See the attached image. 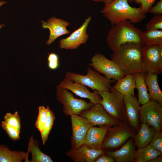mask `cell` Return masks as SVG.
Segmentation results:
<instances>
[{
	"label": "cell",
	"mask_w": 162,
	"mask_h": 162,
	"mask_svg": "<svg viewBox=\"0 0 162 162\" xmlns=\"http://www.w3.org/2000/svg\"><path fill=\"white\" fill-rule=\"evenodd\" d=\"M94 162H114V159L109 156H106L104 154L99 155L94 161Z\"/></svg>",
	"instance_id": "37"
},
{
	"label": "cell",
	"mask_w": 162,
	"mask_h": 162,
	"mask_svg": "<svg viewBox=\"0 0 162 162\" xmlns=\"http://www.w3.org/2000/svg\"><path fill=\"white\" fill-rule=\"evenodd\" d=\"M111 127L103 141L102 149L119 147L135 134L134 130L123 121L119 125Z\"/></svg>",
	"instance_id": "9"
},
{
	"label": "cell",
	"mask_w": 162,
	"mask_h": 162,
	"mask_svg": "<svg viewBox=\"0 0 162 162\" xmlns=\"http://www.w3.org/2000/svg\"><path fill=\"white\" fill-rule=\"evenodd\" d=\"M88 64L97 72L103 74L109 80L118 81L126 75L112 60L107 58L104 55L95 53Z\"/></svg>",
	"instance_id": "8"
},
{
	"label": "cell",
	"mask_w": 162,
	"mask_h": 162,
	"mask_svg": "<svg viewBox=\"0 0 162 162\" xmlns=\"http://www.w3.org/2000/svg\"><path fill=\"white\" fill-rule=\"evenodd\" d=\"M97 91L102 98L100 104L108 113L114 119L123 121L124 95L112 86L110 92Z\"/></svg>",
	"instance_id": "7"
},
{
	"label": "cell",
	"mask_w": 162,
	"mask_h": 162,
	"mask_svg": "<svg viewBox=\"0 0 162 162\" xmlns=\"http://www.w3.org/2000/svg\"><path fill=\"white\" fill-rule=\"evenodd\" d=\"M65 77L97 91L110 92L112 86L111 84L116 81L114 79H107L89 67L87 68L86 75L68 71L65 73Z\"/></svg>",
	"instance_id": "4"
},
{
	"label": "cell",
	"mask_w": 162,
	"mask_h": 162,
	"mask_svg": "<svg viewBox=\"0 0 162 162\" xmlns=\"http://www.w3.org/2000/svg\"><path fill=\"white\" fill-rule=\"evenodd\" d=\"M140 40L143 45L162 46V30H146L142 32Z\"/></svg>",
	"instance_id": "26"
},
{
	"label": "cell",
	"mask_w": 162,
	"mask_h": 162,
	"mask_svg": "<svg viewBox=\"0 0 162 162\" xmlns=\"http://www.w3.org/2000/svg\"><path fill=\"white\" fill-rule=\"evenodd\" d=\"M91 20L90 16L88 17L78 28L74 31L70 35L59 42V47L66 50H74L77 48L81 44L86 43L88 35L87 29Z\"/></svg>",
	"instance_id": "14"
},
{
	"label": "cell",
	"mask_w": 162,
	"mask_h": 162,
	"mask_svg": "<svg viewBox=\"0 0 162 162\" xmlns=\"http://www.w3.org/2000/svg\"><path fill=\"white\" fill-rule=\"evenodd\" d=\"M28 154L22 151H12L7 146L0 144V162H30Z\"/></svg>",
	"instance_id": "21"
},
{
	"label": "cell",
	"mask_w": 162,
	"mask_h": 162,
	"mask_svg": "<svg viewBox=\"0 0 162 162\" xmlns=\"http://www.w3.org/2000/svg\"><path fill=\"white\" fill-rule=\"evenodd\" d=\"M156 0H134L136 3L140 4V7L144 14H146L149 10Z\"/></svg>",
	"instance_id": "35"
},
{
	"label": "cell",
	"mask_w": 162,
	"mask_h": 162,
	"mask_svg": "<svg viewBox=\"0 0 162 162\" xmlns=\"http://www.w3.org/2000/svg\"><path fill=\"white\" fill-rule=\"evenodd\" d=\"M141 68L145 74L158 75L162 72V46L142 44Z\"/></svg>",
	"instance_id": "6"
},
{
	"label": "cell",
	"mask_w": 162,
	"mask_h": 162,
	"mask_svg": "<svg viewBox=\"0 0 162 162\" xmlns=\"http://www.w3.org/2000/svg\"><path fill=\"white\" fill-rule=\"evenodd\" d=\"M41 22L42 28H48L50 31L49 39L46 43L47 45H50L58 37L70 33L66 27L70 23L61 19L52 16L48 19L47 22L41 20Z\"/></svg>",
	"instance_id": "16"
},
{
	"label": "cell",
	"mask_w": 162,
	"mask_h": 162,
	"mask_svg": "<svg viewBox=\"0 0 162 162\" xmlns=\"http://www.w3.org/2000/svg\"><path fill=\"white\" fill-rule=\"evenodd\" d=\"M142 45L136 42L123 44L111 55V60L126 75L142 72L141 65Z\"/></svg>",
	"instance_id": "1"
},
{
	"label": "cell",
	"mask_w": 162,
	"mask_h": 162,
	"mask_svg": "<svg viewBox=\"0 0 162 162\" xmlns=\"http://www.w3.org/2000/svg\"><path fill=\"white\" fill-rule=\"evenodd\" d=\"M136 88L138 90V100L140 104L143 105L150 101L148 89L145 81V75L141 72H138L133 74Z\"/></svg>",
	"instance_id": "24"
},
{
	"label": "cell",
	"mask_w": 162,
	"mask_h": 162,
	"mask_svg": "<svg viewBox=\"0 0 162 162\" xmlns=\"http://www.w3.org/2000/svg\"><path fill=\"white\" fill-rule=\"evenodd\" d=\"M142 32L129 20H123L113 26L110 30L107 36V43L114 53L123 44L129 42L141 43Z\"/></svg>",
	"instance_id": "3"
},
{
	"label": "cell",
	"mask_w": 162,
	"mask_h": 162,
	"mask_svg": "<svg viewBox=\"0 0 162 162\" xmlns=\"http://www.w3.org/2000/svg\"><path fill=\"white\" fill-rule=\"evenodd\" d=\"M148 145L162 153V134L161 131L156 132Z\"/></svg>",
	"instance_id": "33"
},
{
	"label": "cell",
	"mask_w": 162,
	"mask_h": 162,
	"mask_svg": "<svg viewBox=\"0 0 162 162\" xmlns=\"http://www.w3.org/2000/svg\"><path fill=\"white\" fill-rule=\"evenodd\" d=\"M80 115L88 120L93 126L106 125L112 127L118 125L122 122L110 116L100 104H94Z\"/></svg>",
	"instance_id": "11"
},
{
	"label": "cell",
	"mask_w": 162,
	"mask_h": 162,
	"mask_svg": "<svg viewBox=\"0 0 162 162\" xmlns=\"http://www.w3.org/2000/svg\"><path fill=\"white\" fill-rule=\"evenodd\" d=\"M4 119L7 124L15 128L20 132L21 124L20 117L17 111L13 114L10 112L7 113L4 116Z\"/></svg>",
	"instance_id": "29"
},
{
	"label": "cell",
	"mask_w": 162,
	"mask_h": 162,
	"mask_svg": "<svg viewBox=\"0 0 162 162\" xmlns=\"http://www.w3.org/2000/svg\"><path fill=\"white\" fill-rule=\"evenodd\" d=\"M148 12L154 15L162 14V0H159L156 4L151 8Z\"/></svg>",
	"instance_id": "36"
},
{
	"label": "cell",
	"mask_w": 162,
	"mask_h": 162,
	"mask_svg": "<svg viewBox=\"0 0 162 162\" xmlns=\"http://www.w3.org/2000/svg\"><path fill=\"white\" fill-rule=\"evenodd\" d=\"M48 66L52 70L57 69L59 65V58L58 55L55 53H51L48 54Z\"/></svg>",
	"instance_id": "34"
},
{
	"label": "cell",
	"mask_w": 162,
	"mask_h": 162,
	"mask_svg": "<svg viewBox=\"0 0 162 162\" xmlns=\"http://www.w3.org/2000/svg\"><path fill=\"white\" fill-rule=\"evenodd\" d=\"M32 155L30 162H53L51 157L43 153L39 148L38 141L34 140L33 136L29 139L27 153Z\"/></svg>",
	"instance_id": "25"
},
{
	"label": "cell",
	"mask_w": 162,
	"mask_h": 162,
	"mask_svg": "<svg viewBox=\"0 0 162 162\" xmlns=\"http://www.w3.org/2000/svg\"><path fill=\"white\" fill-rule=\"evenodd\" d=\"M136 151L133 141L129 140L120 149L106 151L105 153L117 162H135Z\"/></svg>",
	"instance_id": "19"
},
{
	"label": "cell",
	"mask_w": 162,
	"mask_h": 162,
	"mask_svg": "<svg viewBox=\"0 0 162 162\" xmlns=\"http://www.w3.org/2000/svg\"><path fill=\"white\" fill-rule=\"evenodd\" d=\"M140 107L135 95H124V121L134 130L139 128Z\"/></svg>",
	"instance_id": "13"
},
{
	"label": "cell",
	"mask_w": 162,
	"mask_h": 162,
	"mask_svg": "<svg viewBox=\"0 0 162 162\" xmlns=\"http://www.w3.org/2000/svg\"><path fill=\"white\" fill-rule=\"evenodd\" d=\"M112 87L123 95H135L136 86L133 74H126L125 76L117 81Z\"/></svg>",
	"instance_id": "23"
},
{
	"label": "cell",
	"mask_w": 162,
	"mask_h": 162,
	"mask_svg": "<svg viewBox=\"0 0 162 162\" xmlns=\"http://www.w3.org/2000/svg\"><path fill=\"white\" fill-rule=\"evenodd\" d=\"M128 2V0H114L110 4L104 5L100 13L112 26L126 20L136 24L145 18L146 15L140 7H131Z\"/></svg>",
	"instance_id": "2"
},
{
	"label": "cell",
	"mask_w": 162,
	"mask_h": 162,
	"mask_svg": "<svg viewBox=\"0 0 162 162\" xmlns=\"http://www.w3.org/2000/svg\"><path fill=\"white\" fill-rule=\"evenodd\" d=\"M162 154V153L149 145L136 151L135 162H146Z\"/></svg>",
	"instance_id": "27"
},
{
	"label": "cell",
	"mask_w": 162,
	"mask_h": 162,
	"mask_svg": "<svg viewBox=\"0 0 162 162\" xmlns=\"http://www.w3.org/2000/svg\"><path fill=\"white\" fill-rule=\"evenodd\" d=\"M110 127L106 125L99 127H91L88 131L83 144L91 149H101L103 141Z\"/></svg>",
	"instance_id": "17"
},
{
	"label": "cell",
	"mask_w": 162,
	"mask_h": 162,
	"mask_svg": "<svg viewBox=\"0 0 162 162\" xmlns=\"http://www.w3.org/2000/svg\"><path fill=\"white\" fill-rule=\"evenodd\" d=\"M145 81L148 91L150 100L162 104V92L158 83V75L152 74H146Z\"/></svg>",
	"instance_id": "22"
},
{
	"label": "cell",
	"mask_w": 162,
	"mask_h": 162,
	"mask_svg": "<svg viewBox=\"0 0 162 162\" xmlns=\"http://www.w3.org/2000/svg\"><path fill=\"white\" fill-rule=\"evenodd\" d=\"M114 0H93L94 2H102L104 3V5L110 4Z\"/></svg>",
	"instance_id": "38"
},
{
	"label": "cell",
	"mask_w": 162,
	"mask_h": 162,
	"mask_svg": "<svg viewBox=\"0 0 162 162\" xmlns=\"http://www.w3.org/2000/svg\"><path fill=\"white\" fill-rule=\"evenodd\" d=\"M146 30H162V14L154 15L147 24Z\"/></svg>",
	"instance_id": "32"
},
{
	"label": "cell",
	"mask_w": 162,
	"mask_h": 162,
	"mask_svg": "<svg viewBox=\"0 0 162 162\" xmlns=\"http://www.w3.org/2000/svg\"><path fill=\"white\" fill-rule=\"evenodd\" d=\"M70 117L72 132L71 149H76L83 144L88 130L93 125L88 120L80 115H73Z\"/></svg>",
	"instance_id": "12"
},
{
	"label": "cell",
	"mask_w": 162,
	"mask_h": 162,
	"mask_svg": "<svg viewBox=\"0 0 162 162\" xmlns=\"http://www.w3.org/2000/svg\"><path fill=\"white\" fill-rule=\"evenodd\" d=\"M47 108L44 106H40L38 107V114L35 126L38 130L41 133L47 119Z\"/></svg>",
	"instance_id": "30"
},
{
	"label": "cell",
	"mask_w": 162,
	"mask_h": 162,
	"mask_svg": "<svg viewBox=\"0 0 162 162\" xmlns=\"http://www.w3.org/2000/svg\"><path fill=\"white\" fill-rule=\"evenodd\" d=\"M58 86L70 91L81 98L89 99L90 102L94 104H100L102 100L97 91L93 90V92H92L87 86L79 82L74 81L66 77Z\"/></svg>",
	"instance_id": "15"
},
{
	"label": "cell",
	"mask_w": 162,
	"mask_h": 162,
	"mask_svg": "<svg viewBox=\"0 0 162 162\" xmlns=\"http://www.w3.org/2000/svg\"><path fill=\"white\" fill-rule=\"evenodd\" d=\"M1 126L10 139L15 141L20 139V132L16 128L10 125L4 121H2Z\"/></svg>",
	"instance_id": "31"
},
{
	"label": "cell",
	"mask_w": 162,
	"mask_h": 162,
	"mask_svg": "<svg viewBox=\"0 0 162 162\" xmlns=\"http://www.w3.org/2000/svg\"><path fill=\"white\" fill-rule=\"evenodd\" d=\"M6 2L4 1H0V7L3 4H5Z\"/></svg>",
	"instance_id": "40"
},
{
	"label": "cell",
	"mask_w": 162,
	"mask_h": 162,
	"mask_svg": "<svg viewBox=\"0 0 162 162\" xmlns=\"http://www.w3.org/2000/svg\"><path fill=\"white\" fill-rule=\"evenodd\" d=\"M47 116L46 122L42 132L40 133L42 142L43 145L47 140L49 135L52 128L55 120V116L52 111L48 105L46 107Z\"/></svg>",
	"instance_id": "28"
},
{
	"label": "cell",
	"mask_w": 162,
	"mask_h": 162,
	"mask_svg": "<svg viewBox=\"0 0 162 162\" xmlns=\"http://www.w3.org/2000/svg\"><path fill=\"white\" fill-rule=\"evenodd\" d=\"M4 26V24H2L0 23V29L1 28L3 27Z\"/></svg>",
	"instance_id": "41"
},
{
	"label": "cell",
	"mask_w": 162,
	"mask_h": 162,
	"mask_svg": "<svg viewBox=\"0 0 162 162\" xmlns=\"http://www.w3.org/2000/svg\"><path fill=\"white\" fill-rule=\"evenodd\" d=\"M162 155H161L156 158L150 160L149 162H161L162 161Z\"/></svg>",
	"instance_id": "39"
},
{
	"label": "cell",
	"mask_w": 162,
	"mask_h": 162,
	"mask_svg": "<svg viewBox=\"0 0 162 162\" xmlns=\"http://www.w3.org/2000/svg\"><path fill=\"white\" fill-rule=\"evenodd\" d=\"M156 132L153 128L142 123L137 133L133 137L137 147L142 148L148 145Z\"/></svg>",
	"instance_id": "20"
},
{
	"label": "cell",
	"mask_w": 162,
	"mask_h": 162,
	"mask_svg": "<svg viewBox=\"0 0 162 162\" xmlns=\"http://www.w3.org/2000/svg\"><path fill=\"white\" fill-rule=\"evenodd\" d=\"M134 0H129V1L130 2H132L133 1H134Z\"/></svg>",
	"instance_id": "42"
},
{
	"label": "cell",
	"mask_w": 162,
	"mask_h": 162,
	"mask_svg": "<svg viewBox=\"0 0 162 162\" xmlns=\"http://www.w3.org/2000/svg\"><path fill=\"white\" fill-rule=\"evenodd\" d=\"M104 153L103 149H91L83 144L77 149H71L66 154L75 162H94L99 155Z\"/></svg>",
	"instance_id": "18"
},
{
	"label": "cell",
	"mask_w": 162,
	"mask_h": 162,
	"mask_svg": "<svg viewBox=\"0 0 162 162\" xmlns=\"http://www.w3.org/2000/svg\"><path fill=\"white\" fill-rule=\"evenodd\" d=\"M140 117L142 123L161 131L162 124V104L150 100L140 106Z\"/></svg>",
	"instance_id": "10"
},
{
	"label": "cell",
	"mask_w": 162,
	"mask_h": 162,
	"mask_svg": "<svg viewBox=\"0 0 162 162\" xmlns=\"http://www.w3.org/2000/svg\"><path fill=\"white\" fill-rule=\"evenodd\" d=\"M56 96L57 100L63 105V111L66 116L80 115L94 105L91 102L75 98L68 90L58 86L56 87Z\"/></svg>",
	"instance_id": "5"
}]
</instances>
